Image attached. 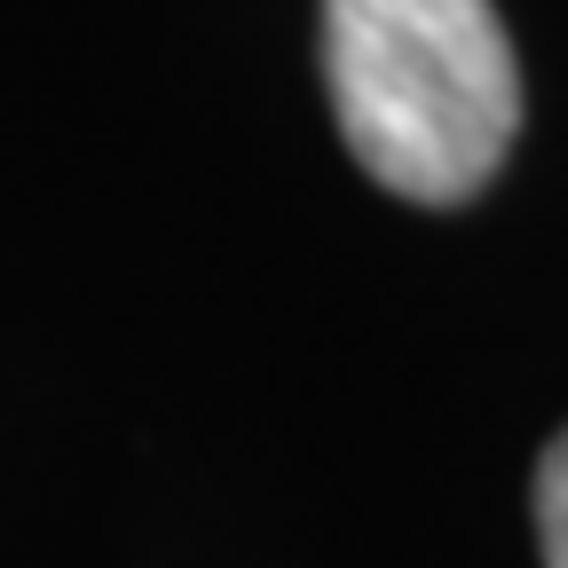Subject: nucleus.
I'll return each mask as SVG.
<instances>
[{
    "label": "nucleus",
    "mask_w": 568,
    "mask_h": 568,
    "mask_svg": "<svg viewBox=\"0 0 568 568\" xmlns=\"http://www.w3.org/2000/svg\"><path fill=\"white\" fill-rule=\"evenodd\" d=\"M324 88L347 159L410 205H466L521 126L489 0H324Z\"/></svg>",
    "instance_id": "f257e3e1"
},
{
    "label": "nucleus",
    "mask_w": 568,
    "mask_h": 568,
    "mask_svg": "<svg viewBox=\"0 0 568 568\" xmlns=\"http://www.w3.org/2000/svg\"><path fill=\"white\" fill-rule=\"evenodd\" d=\"M537 545H545V568H568V426L552 435V450L537 458Z\"/></svg>",
    "instance_id": "f03ea898"
}]
</instances>
